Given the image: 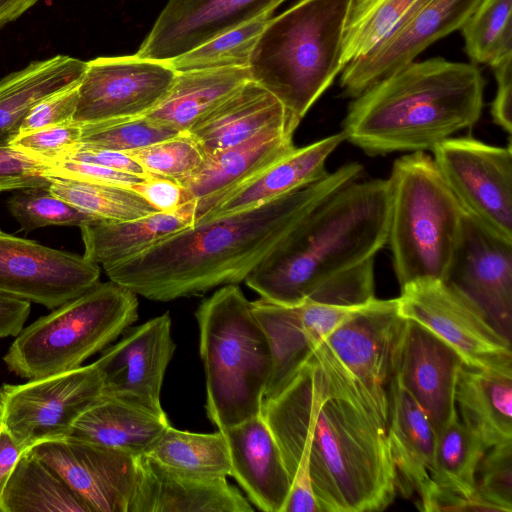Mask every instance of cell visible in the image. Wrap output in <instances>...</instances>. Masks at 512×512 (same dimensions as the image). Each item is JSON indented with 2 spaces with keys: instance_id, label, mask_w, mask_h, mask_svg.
I'll list each match as a JSON object with an SVG mask.
<instances>
[{
  "instance_id": "obj_28",
  "label": "cell",
  "mask_w": 512,
  "mask_h": 512,
  "mask_svg": "<svg viewBox=\"0 0 512 512\" xmlns=\"http://www.w3.org/2000/svg\"><path fill=\"white\" fill-rule=\"evenodd\" d=\"M512 368L461 365L455 404L462 423L489 449L512 441Z\"/></svg>"
},
{
  "instance_id": "obj_22",
  "label": "cell",
  "mask_w": 512,
  "mask_h": 512,
  "mask_svg": "<svg viewBox=\"0 0 512 512\" xmlns=\"http://www.w3.org/2000/svg\"><path fill=\"white\" fill-rule=\"evenodd\" d=\"M253 507L225 477L172 470L150 456L136 457L127 512H251Z\"/></svg>"
},
{
  "instance_id": "obj_26",
  "label": "cell",
  "mask_w": 512,
  "mask_h": 512,
  "mask_svg": "<svg viewBox=\"0 0 512 512\" xmlns=\"http://www.w3.org/2000/svg\"><path fill=\"white\" fill-rule=\"evenodd\" d=\"M344 140L340 132L309 145L295 147L223 195L196 222L264 204L325 177L329 173L325 169L326 160Z\"/></svg>"
},
{
  "instance_id": "obj_29",
  "label": "cell",
  "mask_w": 512,
  "mask_h": 512,
  "mask_svg": "<svg viewBox=\"0 0 512 512\" xmlns=\"http://www.w3.org/2000/svg\"><path fill=\"white\" fill-rule=\"evenodd\" d=\"M169 425L165 412L101 394L77 418L69 436L138 457L149 451Z\"/></svg>"
},
{
  "instance_id": "obj_38",
  "label": "cell",
  "mask_w": 512,
  "mask_h": 512,
  "mask_svg": "<svg viewBox=\"0 0 512 512\" xmlns=\"http://www.w3.org/2000/svg\"><path fill=\"white\" fill-rule=\"evenodd\" d=\"M460 29L471 62L491 66L512 53V0H482Z\"/></svg>"
},
{
  "instance_id": "obj_46",
  "label": "cell",
  "mask_w": 512,
  "mask_h": 512,
  "mask_svg": "<svg viewBox=\"0 0 512 512\" xmlns=\"http://www.w3.org/2000/svg\"><path fill=\"white\" fill-rule=\"evenodd\" d=\"M79 83L57 91L39 101L25 117L20 132L74 122L73 117L78 102Z\"/></svg>"
},
{
  "instance_id": "obj_17",
  "label": "cell",
  "mask_w": 512,
  "mask_h": 512,
  "mask_svg": "<svg viewBox=\"0 0 512 512\" xmlns=\"http://www.w3.org/2000/svg\"><path fill=\"white\" fill-rule=\"evenodd\" d=\"M168 312L123 332L122 339L103 349L95 361L102 374V394L156 412H164L160 392L175 343Z\"/></svg>"
},
{
  "instance_id": "obj_13",
  "label": "cell",
  "mask_w": 512,
  "mask_h": 512,
  "mask_svg": "<svg viewBox=\"0 0 512 512\" xmlns=\"http://www.w3.org/2000/svg\"><path fill=\"white\" fill-rule=\"evenodd\" d=\"M442 281L478 307L511 341L512 240L464 212Z\"/></svg>"
},
{
  "instance_id": "obj_24",
  "label": "cell",
  "mask_w": 512,
  "mask_h": 512,
  "mask_svg": "<svg viewBox=\"0 0 512 512\" xmlns=\"http://www.w3.org/2000/svg\"><path fill=\"white\" fill-rule=\"evenodd\" d=\"M222 432L229 449L231 476L250 501L264 512H283L292 480L261 413Z\"/></svg>"
},
{
  "instance_id": "obj_49",
  "label": "cell",
  "mask_w": 512,
  "mask_h": 512,
  "mask_svg": "<svg viewBox=\"0 0 512 512\" xmlns=\"http://www.w3.org/2000/svg\"><path fill=\"white\" fill-rule=\"evenodd\" d=\"M496 79V94L491 105L495 124L511 135L512 131V53L491 65Z\"/></svg>"
},
{
  "instance_id": "obj_31",
  "label": "cell",
  "mask_w": 512,
  "mask_h": 512,
  "mask_svg": "<svg viewBox=\"0 0 512 512\" xmlns=\"http://www.w3.org/2000/svg\"><path fill=\"white\" fill-rule=\"evenodd\" d=\"M249 80L248 66L177 71L164 99L144 116L179 132L188 131Z\"/></svg>"
},
{
  "instance_id": "obj_19",
  "label": "cell",
  "mask_w": 512,
  "mask_h": 512,
  "mask_svg": "<svg viewBox=\"0 0 512 512\" xmlns=\"http://www.w3.org/2000/svg\"><path fill=\"white\" fill-rule=\"evenodd\" d=\"M286 0H168L135 53L167 62Z\"/></svg>"
},
{
  "instance_id": "obj_41",
  "label": "cell",
  "mask_w": 512,
  "mask_h": 512,
  "mask_svg": "<svg viewBox=\"0 0 512 512\" xmlns=\"http://www.w3.org/2000/svg\"><path fill=\"white\" fill-rule=\"evenodd\" d=\"M125 153L146 173L180 184L189 179L205 159L201 147L187 131Z\"/></svg>"
},
{
  "instance_id": "obj_6",
  "label": "cell",
  "mask_w": 512,
  "mask_h": 512,
  "mask_svg": "<svg viewBox=\"0 0 512 512\" xmlns=\"http://www.w3.org/2000/svg\"><path fill=\"white\" fill-rule=\"evenodd\" d=\"M206 376V411L224 431L261 413L271 373L267 337L237 284L224 285L195 313Z\"/></svg>"
},
{
  "instance_id": "obj_32",
  "label": "cell",
  "mask_w": 512,
  "mask_h": 512,
  "mask_svg": "<svg viewBox=\"0 0 512 512\" xmlns=\"http://www.w3.org/2000/svg\"><path fill=\"white\" fill-rule=\"evenodd\" d=\"M195 222L194 202L171 213L155 212L128 221H100L80 227L83 256L91 262L112 265L133 257L162 238Z\"/></svg>"
},
{
  "instance_id": "obj_7",
  "label": "cell",
  "mask_w": 512,
  "mask_h": 512,
  "mask_svg": "<svg viewBox=\"0 0 512 512\" xmlns=\"http://www.w3.org/2000/svg\"><path fill=\"white\" fill-rule=\"evenodd\" d=\"M390 212L387 243L400 288L443 280L463 209L424 151L395 160L387 179Z\"/></svg>"
},
{
  "instance_id": "obj_47",
  "label": "cell",
  "mask_w": 512,
  "mask_h": 512,
  "mask_svg": "<svg viewBox=\"0 0 512 512\" xmlns=\"http://www.w3.org/2000/svg\"><path fill=\"white\" fill-rule=\"evenodd\" d=\"M47 165V176L124 187H131L149 178L81 161L60 160L47 163Z\"/></svg>"
},
{
  "instance_id": "obj_53",
  "label": "cell",
  "mask_w": 512,
  "mask_h": 512,
  "mask_svg": "<svg viewBox=\"0 0 512 512\" xmlns=\"http://www.w3.org/2000/svg\"><path fill=\"white\" fill-rule=\"evenodd\" d=\"M38 0H0V27L17 19Z\"/></svg>"
},
{
  "instance_id": "obj_11",
  "label": "cell",
  "mask_w": 512,
  "mask_h": 512,
  "mask_svg": "<svg viewBox=\"0 0 512 512\" xmlns=\"http://www.w3.org/2000/svg\"><path fill=\"white\" fill-rule=\"evenodd\" d=\"M433 160L464 212L512 240V149L472 137H450Z\"/></svg>"
},
{
  "instance_id": "obj_39",
  "label": "cell",
  "mask_w": 512,
  "mask_h": 512,
  "mask_svg": "<svg viewBox=\"0 0 512 512\" xmlns=\"http://www.w3.org/2000/svg\"><path fill=\"white\" fill-rule=\"evenodd\" d=\"M263 14L167 61L176 71L248 66L253 47L270 19Z\"/></svg>"
},
{
  "instance_id": "obj_52",
  "label": "cell",
  "mask_w": 512,
  "mask_h": 512,
  "mask_svg": "<svg viewBox=\"0 0 512 512\" xmlns=\"http://www.w3.org/2000/svg\"><path fill=\"white\" fill-rule=\"evenodd\" d=\"M24 452L8 429L0 423V495Z\"/></svg>"
},
{
  "instance_id": "obj_25",
  "label": "cell",
  "mask_w": 512,
  "mask_h": 512,
  "mask_svg": "<svg viewBox=\"0 0 512 512\" xmlns=\"http://www.w3.org/2000/svg\"><path fill=\"white\" fill-rule=\"evenodd\" d=\"M387 436L397 477V490L421 501L433 482L436 435L416 399L394 372L388 389Z\"/></svg>"
},
{
  "instance_id": "obj_9",
  "label": "cell",
  "mask_w": 512,
  "mask_h": 512,
  "mask_svg": "<svg viewBox=\"0 0 512 512\" xmlns=\"http://www.w3.org/2000/svg\"><path fill=\"white\" fill-rule=\"evenodd\" d=\"M95 362L21 384L0 386V423L24 450L69 436L77 418L102 394Z\"/></svg>"
},
{
  "instance_id": "obj_10",
  "label": "cell",
  "mask_w": 512,
  "mask_h": 512,
  "mask_svg": "<svg viewBox=\"0 0 512 512\" xmlns=\"http://www.w3.org/2000/svg\"><path fill=\"white\" fill-rule=\"evenodd\" d=\"M400 315L414 321L452 347L467 365L512 368L511 341L483 312L442 280L415 281L400 288Z\"/></svg>"
},
{
  "instance_id": "obj_42",
  "label": "cell",
  "mask_w": 512,
  "mask_h": 512,
  "mask_svg": "<svg viewBox=\"0 0 512 512\" xmlns=\"http://www.w3.org/2000/svg\"><path fill=\"white\" fill-rule=\"evenodd\" d=\"M179 131L147 116L82 125L80 146L126 152L172 137Z\"/></svg>"
},
{
  "instance_id": "obj_34",
  "label": "cell",
  "mask_w": 512,
  "mask_h": 512,
  "mask_svg": "<svg viewBox=\"0 0 512 512\" xmlns=\"http://www.w3.org/2000/svg\"><path fill=\"white\" fill-rule=\"evenodd\" d=\"M487 450L480 438L462 423L457 413L436 434L430 490L474 501L484 511H494L476 493L477 468Z\"/></svg>"
},
{
  "instance_id": "obj_43",
  "label": "cell",
  "mask_w": 512,
  "mask_h": 512,
  "mask_svg": "<svg viewBox=\"0 0 512 512\" xmlns=\"http://www.w3.org/2000/svg\"><path fill=\"white\" fill-rule=\"evenodd\" d=\"M476 493L494 511H512V441L485 452L476 472Z\"/></svg>"
},
{
  "instance_id": "obj_3",
  "label": "cell",
  "mask_w": 512,
  "mask_h": 512,
  "mask_svg": "<svg viewBox=\"0 0 512 512\" xmlns=\"http://www.w3.org/2000/svg\"><path fill=\"white\" fill-rule=\"evenodd\" d=\"M484 86L473 63L412 61L353 98L341 132L370 155L433 150L479 120Z\"/></svg>"
},
{
  "instance_id": "obj_51",
  "label": "cell",
  "mask_w": 512,
  "mask_h": 512,
  "mask_svg": "<svg viewBox=\"0 0 512 512\" xmlns=\"http://www.w3.org/2000/svg\"><path fill=\"white\" fill-rule=\"evenodd\" d=\"M30 311V302L0 294V339L17 336Z\"/></svg>"
},
{
  "instance_id": "obj_18",
  "label": "cell",
  "mask_w": 512,
  "mask_h": 512,
  "mask_svg": "<svg viewBox=\"0 0 512 512\" xmlns=\"http://www.w3.org/2000/svg\"><path fill=\"white\" fill-rule=\"evenodd\" d=\"M482 0H422L379 46L341 71L340 86L355 98L374 83L414 61L440 38L460 29Z\"/></svg>"
},
{
  "instance_id": "obj_23",
  "label": "cell",
  "mask_w": 512,
  "mask_h": 512,
  "mask_svg": "<svg viewBox=\"0 0 512 512\" xmlns=\"http://www.w3.org/2000/svg\"><path fill=\"white\" fill-rule=\"evenodd\" d=\"M298 125L294 121L272 124L239 144L205 156L201 167L181 183L187 202H194L195 222L223 195L291 152Z\"/></svg>"
},
{
  "instance_id": "obj_37",
  "label": "cell",
  "mask_w": 512,
  "mask_h": 512,
  "mask_svg": "<svg viewBox=\"0 0 512 512\" xmlns=\"http://www.w3.org/2000/svg\"><path fill=\"white\" fill-rule=\"evenodd\" d=\"M48 177L53 195L102 221H128L157 212L130 187Z\"/></svg>"
},
{
  "instance_id": "obj_50",
  "label": "cell",
  "mask_w": 512,
  "mask_h": 512,
  "mask_svg": "<svg viewBox=\"0 0 512 512\" xmlns=\"http://www.w3.org/2000/svg\"><path fill=\"white\" fill-rule=\"evenodd\" d=\"M101 165L134 175L153 176L146 173L143 168L125 152L76 146L64 159Z\"/></svg>"
},
{
  "instance_id": "obj_45",
  "label": "cell",
  "mask_w": 512,
  "mask_h": 512,
  "mask_svg": "<svg viewBox=\"0 0 512 512\" xmlns=\"http://www.w3.org/2000/svg\"><path fill=\"white\" fill-rule=\"evenodd\" d=\"M48 165L10 146L0 147V193L29 187H48Z\"/></svg>"
},
{
  "instance_id": "obj_15",
  "label": "cell",
  "mask_w": 512,
  "mask_h": 512,
  "mask_svg": "<svg viewBox=\"0 0 512 512\" xmlns=\"http://www.w3.org/2000/svg\"><path fill=\"white\" fill-rule=\"evenodd\" d=\"M406 319L397 299L375 298L338 326L325 342L388 421V389Z\"/></svg>"
},
{
  "instance_id": "obj_30",
  "label": "cell",
  "mask_w": 512,
  "mask_h": 512,
  "mask_svg": "<svg viewBox=\"0 0 512 512\" xmlns=\"http://www.w3.org/2000/svg\"><path fill=\"white\" fill-rule=\"evenodd\" d=\"M87 62L56 55L29 63L0 80V147H7L19 134L32 109L45 97L78 84Z\"/></svg>"
},
{
  "instance_id": "obj_27",
  "label": "cell",
  "mask_w": 512,
  "mask_h": 512,
  "mask_svg": "<svg viewBox=\"0 0 512 512\" xmlns=\"http://www.w3.org/2000/svg\"><path fill=\"white\" fill-rule=\"evenodd\" d=\"M285 121L300 123L274 95L249 80L187 132L207 156L239 144L267 126Z\"/></svg>"
},
{
  "instance_id": "obj_12",
  "label": "cell",
  "mask_w": 512,
  "mask_h": 512,
  "mask_svg": "<svg viewBox=\"0 0 512 512\" xmlns=\"http://www.w3.org/2000/svg\"><path fill=\"white\" fill-rule=\"evenodd\" d=\"M176 73L168 62L136 54L88 61L73 121L87 125L144 116L164 99Z\"/></svg>"
},
{
  "instance_id": "obj_5",
  "label": "cell",
  "mask_w": 512,
  "mask_h": 512,
  "mask_svg": "<svg viewBox=\"0 0 512 512\" xmlns=\"http://www.w3.org/2000/svg\"><path fill=\"white\" fill-rule=\"evenodd\" d=\"M353 0H300L270 17L251 52L250 78L301 121L342 71Z\"/></svg>"
},
{
  "instance_id": "obj_1",
  "label": "cell",
  "mask_w": 512,
  "mask_h": 512,
  "mask_svg": "<svg viewBox=\"0 0 512 512\" xmlns=\"http://www.w3.org/2000/svg\"><path fill=\"white\" fill-rule=\"evenodd\" d=\"M261 415L292 480L283 512H373L394 501L387 423L325 340Z\"/></svg>"
},
{
  "instance_id": "obj_44",
  "label": "cell",
  "mask_w": 512,
  "mask_h": 512,
  "mask_svg": "<svg viewBox=\"0 0 512 512\" xmlns=\"http://www.w3.org/2000/svg\"><path fill=\"white\" fill-rule=\"evenodd\" d=\"M82 125L70 122L36 130L19 132L10 147L45 163L64 159L79 145Z\"/></svg>"
},
{
  "instance_id": "obj_40",
  "label": "cell",
  "mask_w": 512,
  "mask_h": 512,
  "mask_svg": "<svg viewBox=\"0 0 512 512\" xmlns=\"http://www.w3.org/2000/svg\"><path fill=\"white\" fill-rule=\"evenodd\" d=\"M7 206L25 231L51 225L81 227L102 221L56 197L50 192L49 186L15 190L8 199Z\"/></svg>"
},
{
  "instance_id": "obj_48",
  "label": "cell",
  "mask_w": 512,
  "mask_h": 512,
  "mask_svg": "<svg viewBox=\"0 0 512 512\" xmlns=\"http://www.w3.org/2000/svg\"><path fill=\"white\" fill-rule=\"evenodd\" d=\"M157 212L171 213L187 203L183 186L167 178L151 176L130 187Z\"/></svg>"
},
{
  "instance_id": "obj_14",
  "label": "cell",
  "mask_w": 512,
  "mask_h": 512,
  "mask_svg": "<svg viewBox=\"0 0 512 512\" xmlns=\"http://www.w3.org/2000/svg\"><path fill=\"white\" fill-rule=\"evenodd\" d=\"M100 267L0 230V294L55 309L99 282Z\"/></svg>"
},
{
  "instance_id": "obj_35",
  "label": "cell",
  "mask_w": 512,
  "mask_h": 512,
  "mask_svg": "<svg viewBox=\"0 0 512 512\" xmlns=\"http://www.w3.org/2000/svg\"><path fill=\"white\" fill-rule=\"evenodd\" d=\"M146 455L172 470L192 476H231L229 449L220 430L193 433L169 425Z\"/></svg>"
},
{
  "instance_id": "obj_21",
  "label": "cell",
  "mask_w": 512,
  "mask_h": 512,
  "mask_svg": "<svg viewBox=\"0 0 512 512\" xmlns=\"http://www.w3.org/2000/svg\"><path fill=\"white\" fill-rule=\"evenodd\" d=\"M463 360L448 344L406 319L395 357V372L428 416L435 435L458 413L456 379Z\"/></svg>"
},
{
  "instance_id": "obj_16",
  "label": "cell",
  "mask_w": 512,
  "mask_h": 512,
  "mask_svg": "<svg viewBox=\"0 0 512 512\" xmlns=\"http://www.w3.org/2000/svg\"><path fill=\"white\" fill-rule=\"evenodd\" d=\"M28 450L51 467L91 512H127L135 456L72 436L45 440Z\"/></svg>"
},
{
  "instance_id": "obj_33",
  "label": "cell",
  "mask_w": 512,
  "mask_h": 512,
  "mask_svg": "<svg viewBox=\"0 0 512 512\" xmlns=\"http://www.w3.org/2000/svg\"><path fill=\"white\" fill-rule=\"evenodd\" d=\"M0 512H91L84 500L43 460L26 450L1 495Z\"/></svg>"
},
{
  "instance_id": "obj_2",
  "label": "cell",
  "mask_w": 512,
  "mask_h": 512,
  "mask_svg": "<svg viewBox=\"0 0 512 512\" xmlns=\"http://www.w3.org/2000/svg\"><path fill=\"white\" fill-rule=\"evenodd\" d=\"M361 164L264 204L170 234L141 253L103 267L109 279L153 301H171L238 284L262 264L324 199L358 180Z\"/></svg>"
},
{
  "instance_id": "obj_36",
  "label": "cell",
  "mask_w": 512,
  "mask_h": 512,
  "mask_svg": "<svg viewBox=\"0 0 512 512\" xmlns=\"http://www.w3.org/2000/svg\"><path fill=\"white\" fill-rule=\"evenodd\" d=\"M421 1L353 0L344 29L341 57L343 68L385 41Z\"/></svg>"
},
{
  "instance_id": "obj_8",
  "label": "cell",
  "mask_w": 512,
  "mask_h": 512,
  "mask_svg": "<svg viewBox=\"0 0 512 512\" xmlns=\"http://www.w3.org/2000/svg\"><path fill=\"white\" fill-rule=\"evenodd\" d=\"M138 318L137 295L98 282L19 332L3 356L7 369L31 380L65 372L109 346Z\"/></svg>"
},
{
  "instance_id": "obj_4",
  "label": "cell",
  "mask_w": 512,
  "mask_h": 512,
  "mask_svg": "<svg viewBox=\"0 0 512 512\" xmlns=\"http://www.w3.org/2000/svg\"><path fill=\"white\" fill-rule=\"evenodd\" d=\"M387 179L353 181L317 205L246 279L261 298L292 306L387 243Z\"/></svg>"
},
{
  "instance_id": "obj_20",
  "label": "cell",
  "mask_w": 512,
  "mask_h": 512,
  "mask_svg": "<svg viewBox=\"0 0 512 512\" xmlns=\"http://www.w3.org/2000/svg\"><path fill=\"white\" fill-rule=\"evenodd\" d=\"M252 310L271 351V373L264 398L281 392L314 349L351 315L347 307L308 300L286 306L260 298L252 302Z\"/></svg>"
}]
</instances>
